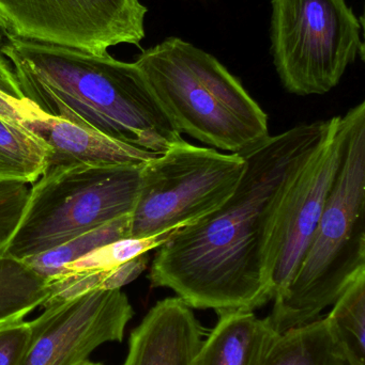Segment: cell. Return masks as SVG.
<instances>
[{
  "instance_id": "obj_1",
  "label": "cell",
  "mask_w": 365,
  "mask_h": 365,
  "mask_svg": "<svg viewBox=\"0 0 365 365\" xmlns=\"http://www.w3.org/2000/svg\"><path fill=\"white\" fill-rule=\"evenodd\" d=\"M338 119L299 124L240 154L246 170L231 197L156 249L152 287L216 313L254 312L272 300L270 244L281 205Z\"/></svg>"
},
{
  "instance_id": "obj_2",
  "label": "cell",
  "mask_w": 365,
  "mask_h": 365,
  "mask_svg": "<svg viewBox=\"0 0 365 365\" xmlns=\"http://www.w3.org/2000/svg\"><path fill=\"white\" fill-rule=\"evenodd\" d=\"M2 53L46 115L152 153L184 140L135 62L11 36Z\"/></svg>"
},
{
  "instance_id": "obj_3",
  "label": "cell",
  "mask_w": 365,
  "mask_h": 365,
  "mask_svg": "<svg viewBox=\"0 0 365 365\" xmlns=\"http://www.w3.org/2000/svg\"><path fill=\"white\" fill-rule=\"evenodd\" d=\"M346 145L306 255L266 317L274 331L306 325L365 272V103L343 115Z\"/></svg>"
},
{
  "instance_id": "obj_4",
  "label": "cell",
  "mask_w": 365,
  "mask_h": 365,
  "mask_svg": "<svg viewBox=\"0 0 365 365\" xmlns=\"http://www.w3.org/2000/svg\"><path fill=\"white\" fill-rule=\"evenodd\" d=\"M141 68L180 133L231 154H244L271 135L256 101L216 57L180 38L143 51Z\"/></svg>"
},
{
  "instance_id": "obj_5",
  "label": "cell",
  "mask_w": 365,
  "mask_h": 365,
  "mask_svg": "<svg viewBox=\"0 0 365 365\" xmlns=\"http://www.w3.org/2000/svg\"><path fill=\"white\" fill-rule=\"evenodd\" d=\"M141 167H49L30 187L21 219L0 257L24 261L132 212Z\"/></svg>"
},
{
  "instance_id": "obj_6",
  "label": "cell",
  "mask_w": 365,
  "mask_h": 365,
  "mask_svg": "<svg viewBox=\"0 0 365 365\" xmlns=\"http://www.w3.org/2000/svg\"><path fill=\"white\" fill-rule=\"evenodd\" d=\"M271 53L281 83L321 96L364 58L361 24L346 0H271Z\"/></svg>"
},
{
  "instance_id": "obj_7",
  "label": "cell",
  "mask_w": 365,
  "mask_h": 365,
  "mask_svg": "<svg viewBox=\"0 0 365 365\" xmlns=\"http://www.w3.org/2000/svg\"><path fill=\"white\" fill-rule=\"evenodd\" d=\"M246 170L240 154L177 143L141 168L130 237H151L197 222L231 197Z\"/></svg>"
},
{
  "instance_id": "obj_8",
  "label": "cell",
  "mask_w": 365,
  "mask_h": 365,
  "mask_svg": "<svg viewBox=\"0 0 365 365\" xmlns=\"http://www.w3.org/2000/svg\"><path fill=\"white\" fill-rule=\"evenodd\" d=\"M147 8L139 0H0L6 36L102 56L139 46Z\"/></svg>"
},
{
  "instance_id": "obj_9",
  "label": "cell",
  "mask_w": 365,
  "mask_h": 365,
  "mask_svg": "<svg viewBox=\"0 0 365 365\" xmlns=\"http://www.w3.org/2000/svg\"><path fill=\"white\" fill-rule=\"evenodd\" d=\"M134 315L121 289L91 291L44 307L30 322L31 339L19 365H79L101 345L121 342Z\"/></svg>"
},
{
  "instance_id": "obj_10",
  "label": "cell",
  "mask_w": 365,
  "mask_h": 365,
  "mask_svg": "<svg viewBox=\"0 0 365 365\" xmlns=\"http://www.w3.org/2000/svg\"><path fill=\"white\" fill-rule=\"evenodd\" d=\"M346 132L344 117L339 115L329 138L283 200L270 244L272 300L289 287L312 240L342 164Z\"/></svg>"
},
{
  "instance_id": "obj_11",
  "label": "cell",
  "mask_w": 365,
  "mask_h": 365,
  "mask_svg": "<svg viewBox=\"0 0 365 365\" xmlns=\"http://www.w3.org/2000/svg\"><path fill=\"white\" fill-rule=\"evenodd\" d=\"M203 331L179 297L161 300L131 332L124 365H193Z\"/></svg>"
},
{
  "instance_id": "obj_12",
  "label": "cell",
  "mask_w": 365,
  "mask_h": 365,
  "mask_svg": "<svg viewBox=\"0 0 365 365\" xmlns=\"http://www.w3.org/2000/svg\"><path fill=\"white\" fill-rule=\"evenodd\" d=\"M21 123L41 137L51 149L47 168L70 164L141 167L161 155L49 115Z\"/></svg>"
},
{
  "instance_id": "obj_13",
  "label": "cell",
  "mask_w": 365,
  "mask_h": 365,
  "mask_svg": "<svg viewBox=\"0 0 365 365\" xmlns=\"http://www.w3.org/2000/svg\"><path fill=\"white\" fill-rule=\"evenodd\" d=\"M251 365H358L328 317L274 331Z\"/></svg>"
},
{
  "instance_id": "obj_14",
  "label": "cell",
  "mask_w": 365,
  "mask_h": 365,
  "mask_svg": "<svg viewBox=\"0 0 365 365\" xmlns=\"http://www.w3.org/2000/svg\"><path fill=\"white\" fill-rule=\"evenodd\" d=\"M201 343L193 365H251L261 347L274 331L267 319L253 311H225Z\"/></svg>"
},
{
  "instance_id": "obj_15",
  "label": "cell",
  "mask_w": 365,
  "mask_h": 365,
  "mask_svg": "<svg viewBox=\"0 0 365 365\" xmlns=\"http://www.w3.org/2000/svg\"><path fill=\"white\" fill-rule=\"evenodd\" d=\"M51 149L23 123L0 119V182L34 184L47 170Z\"/></svg>"
},
{
  "instance_id": "obj_16",
  "label": "cell",
  "mask_w": 365,
  "mask_h": 365,
  "mask_svg": "<svg viewBox=\"0 0 365 365\" xmlns=\"http://www.w3.org/2000/svg\"><path fill=\"white\" fill-rule=\"evenodd\" d=\"M130 222L131 214L120 217L102 227L81 234L64 244L21 262L49 284L61 274L68 264L104 245L130 237Z\"/></svg>"
},
{
  "instance_id": "obj_17",
  "label": "cell",
  "mask_w": 365,
  "mask_h": 365,
  "mask_svg": "<svg viewBox=\"0 0 365 365\" xmlns=\"http://www.w3.org/2000/svg\"><path fill=\"white\" fill-rule=\"evenodd\" d=\"M49 296L46 281L24 262L0 257V325L25 319Z\"/></svg>"
},
{
  "instance_id": "obj_18",
  "label": "cell",
  "mask_w": 365,
  "mask_h": 365,
  "mask_svg": "<svg viewBox=\"0 0 365 365\" xmlns=\"http://www.w3.org/2000/svg\"><path fill=\"white\" fill-rule=\"evenodd\" d=\"M148 264L149 252H146L111 270L60 277L49 283V296L43 307L71 299L88 292L121 289L124 285L139 278Z\"/></svg>"
},
{
  "instance_id": "obj_19",
  "label": "cell",
  "mask_w": 365,
  "mask_h": 365,
  "mask_svg": "<svg viewBox=\"0 0 365 365\" xmlns=\"http://www.w3.org/2000/svg\"><path fill=\"white\" fill-rule=\"evenodd\" d=\"M328 319L358 365H365V272L334 304Z\"/></svg>"
},
{
  "instance_id": "obj_20",
  "label": "cell",
  "mask_w": 365,
  "mask_h": 365,
  "mask_svg": "<svg viewBox=\"0 0 365 365\" xmlns=\"http://www.w3.org/2000/svg\"><path fill=\"white\" fill-rule=\"evenodd\" d=\"M177 231L178 230H174V231L164 232V233L158 234L151 237L124 238V240H116L111 244L104 245V246L94 249L91 252L84 255L81 259L68 264L62 270L61 274L54 280L60 277L70 276V274L113 269V268L118 267L121 264L126 263L143 253L158 249Z\"/></svg>"
},
{
  "instance_id": "obj_21",
  "label": "cell",
  "mask_w": 365,
  "mask_h": 365,
  "mask_svg": "<svg viewBox=\"0 0 365 365\" xmlns=\"http://www.w3.org/2000/svg\"><path fill=\"white\" fill-rule=\"evenodd\" d=\"M29 189L25 182H0V250L21 219Z\"/></svg>"
},
{
  "instance_id": "obj_22",
  "label": "cell",
  "mask_w": 365,
  "mask_h": 365,
  "mask_svg": "<svg viewBox=\"0 0 365 365\" xmlns=\"http://www.w3.org/2000/svg\"><path fill=\"white\" fill-rule=\"evenodd\" d=\"M31 339V325L25 319L0 325V365H19Z\"/></svg>"
},
{
  "instance_id": "obj_23",
  "label": "cell",
  "mask_w": 365,
  "mask_h": 365,
  "mask_svg": "<svg viewBox=\"0 0 365 365\" xmlns=\"http://www.w3.org/2000/svg\"><path fill=\"white\" fill-rule=\"evenodd\" d=\"M6 30L0 23V96L21 105V106H34V104L21 93L14 71H13L10 62L2 53V46L6 42Z\"/></svg>"
},
{
  "instance_id": "obj_24",
  "label": "cell",
  "mask_w": 365,
  "mask_h": 365,
  "mask_svg": "<svg viewBox=\"0 0 365 365\" xmlns=\"http://www.w3.org/2000/svg\"><path fill=\"white\" fill-rule=\"evenodd\" d=\"M79 365H103L102 364H98V362H92L90 361L89 359L86 360V361H84L83 364H81Z\"/></svg>"
}]
</instances>
